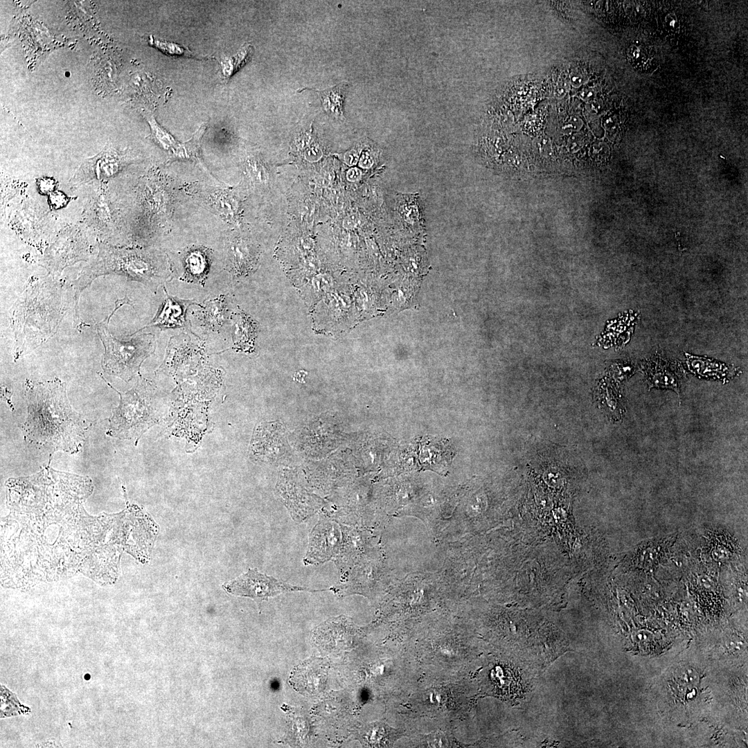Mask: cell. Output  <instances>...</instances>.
I'll list each match as a JSON object with an SVG mask.
<instances>
[{"mask_svg":"<svg viewBox=\"0 0 748 748\" xmlns=\"http://www.w3.org/2000/svg\"><path fill=\"white\" fill-rule=\"evenodd\" d=\"M24 393L27 417L20 429L24 440L50 453L72 454L81 451L92 424L71 407L66 383L57 378L44 382L26 380Z\"/></svg>","mask_w":748,"mask_h":748,"instance_id":"obj_1","label":"cell"},{"mask_svg":"<svg viewBox=\"0 0 748 748\" xmlns=\"http://www.w3.org/2000/svg\"><path fill=\"white\" fill-rule=\"evenodd\" d=\"M64 283L50 278H31L15 303L12 317L17 360L54 335L66 309Z\"/></svg>","mask_w":748,"mask_h":748,"instance_id":"obj_2","label":"cell"},{"mask_svg":"<svg viewBox=\"0 0 748 748\" xmlns=\"http://www.w3.org/2000/svg\"><path fill=\"white\" fill-rule=\"evenodd\" d=\"M110 274L152 283L163 279L166 271L163 261L153 252L116 248L102 243L99 245L96 258L82 269L75 280L74 286L77 297L96 278Z\"/></svg>","mask_w":748,"mask_h":748,"instance_id":"obj_3","label":"cell"},{"mask_svg":"<svg viewBox=\"0 0 748 748\" xmlns=\"http://www.w3.org/2000/svg\"><path fill=\"white\" fill-rule=\"evenodd\" d=\"M98 374L120 396L119 404L112 409L106 434L118 439L131 440L136 444L145 431L161 420V404L156 386L140 375L131 389L121 393Z\"/></svg>","mask_w":748,"mask_h":748,"instance_id":"obj_4","label":"cell"},{"mask_svg":"<svg viewBox=\"0 0 748 748\" xmlns=\"http://www.w3.org/2000/svg\"><path fill=\"white\" fill-rule=\"evenodd\" d=\"M109 320L107 318L96 326L98 335L104 346L101 367L105 373L129 382L137 375H141L139 371L142 363L154 352V336L152 334H142L129 341L118 340L109 332Z\"/></svg>","mask_w":748,"mask_h":748,"instance_id":"obj_5","label":"cell"},{"mask_svg":"<svg viewBox=\"0 0 748 748\" xmlns=\"http://www.w3.org/2000/svg\"><path fill=\"white\" fill-rule=\"evenodd\" d=\"M89 251L83 229L79 225L70 226L62 230L48 247L42 265L51 273L60 272L68 266L84 260Z\"/></svg>","mask_w":748,"mask_h":748,"instance_id":"obj_6","label":"cell"},{"mask_svg":"<svg viewBox=\"0 0 748 748\" xmlns=\"http://www.w3.org/2000/svg\"><path fill=\"white\" fill-rule=\"evenodd\" d=\"M132 162V157L125 151L105 147L93 157L85 159L69 181L71 188L91 181H105L116 175Z\"/></svg>","mask_w":748,"mask_h":748,"instance_id":"obj_7","label":"cell"},{"mask_svg":"<svg viewBox=\"0 0 748 748\" xmlns=\"http://www.w3.org/2000/svg\"><path fill=\"white\" fill-rule=\"evenodd\" d=\"M223 587L228 592L242 596H247L260 600H267L285 592L296 591H318L307 587L292 585L272 576L261 573L256 569H249L245 573L224 584Z\"/></svg>","mask_w":748,"mask_h":748,"instance_id":"obj_8","label":"cell"},{"mask_svg":"<svg viewBox=\"0 0 748 748\" xmlns=\"http://www.w3.org/2000/svg\"><path fill=\"white\" fill-rule=\"evenodd\" d=\"M343 541V534L337 523L319 521L310 534L305 564H320L331 560L340 552Z\"/></svg>","mask_w":748,"mask_h":748,"instance_id":"obj_9","label":"cell"},{"mask_svg":"<svg viewBox=\"0 0 748 748\" xmlns=\"http://www.w3.org/2000/svg\"><path fill=\"white\" fill-rule=\"evenodd\" d=\"M144 116L148 123L154 141L164 151L168 152L170 159H186L197 163L206 172L200 158L199 146L206 125L203 124L193 134V137L184 143H179L174 137L164 130L150 112H145Z\"/></svg>","mask_w":748,"mask_h":748,"instance_id":"obj_10","label":"cell"},{"mask_svg":"<svg viewBox=\"0 0 748 748\" xmlns=\"http://www.w3.org/2000/svg\"><path fill=\"white\" fill-rule=\"evenodd\" d=\"M84 219L87 226L102 238H107L115 231L117 216L106 183H100L88 200Z\"/></svg>","mask_w":748,"mask_h":748,"instance_id":"obj_11","label":"cell"},{"mask_svg":"<svg viewBox=\"0 0 748 748\" xmlns=\"http://www.w3.org/2000/svg\"><path fill=\"white\" fill-rule=\"evenodd\" d=\"M159 312L149 326L181 327L185 326V310L187 301L177 300L168 294Z\"/></svg>","mask_w":748,"mask_h":748,"instance_id":"obj_12","label":"cell"},{"mask_svg":"<svg viewBox=\"0 0 748 748\" xmlns=\"http://www.w3.org/2000/svg\"><path fill=\"white\" fill-rule=\"evenodd\" d=\"M326 668L323 663L310 661L301 665L294 673V683L299 684V688H304L309 693L319 689L326 677Z\"/></svg>","mask_w":748,"mask_h":748,"instance_id":"obj_13","label":"cell"},{"mask_svg":"<svg viewBox=\"0 0 748 748\" xmlns=\"http://www.w3.org/2000/svg\"><path fill=\"white\" fill-rule=\"evenodd\" d=\"M233 339L235 348L249 350L253 347L256 326L247 314L240 312L234 315Z\"/></svg>","mask_w":748,"mask_h":748,"instance_id":"obj_14","label":"cell"},{"mask_svg":"<svg viewBox=\"0 0 748 748\" xmlns=\"http://www.w3.org/2000/svg\"><path fill=\"white\" fill-rule=\"evenodd\" d=\"M401 733L382 723L366 727L361 734L362 741L370 747H387L392 745Z\"/></svg>","mask_w":748,"mask_h":748,"instance_id":"obj_15","label":"cell"},{"mask_svg":"<svg viewBox=\"0 0 748 748\" xmlns=\"http://www.w3.org/2000/svg\"><path fill=\"white\" fill-rule=\"evenodd\" d=\"M303 89L316 91L320 96L322 106L325 111L336 118H343L344 100L346 90V87L343 84L324 91L309 88H305Z\"/></svg>","mask_w":748,"mask_h":748,"instance_id":"obj_16","label":"cell"},{"mask_svg":"<svg viewBox=\"0 0 748 748\" xmlns=\"http://www.w3.org/2000/svg\"><path fill=\"white\" fill-rule=\"evenodd\" d=\"M226 313V297L208 301L201 314L203 325L210 329H218L225 320Z\"/></svg>","mask_w":748,"mask_h":748,"instance_id":"obj_17","label":"cell"},{"mask_svg":"<svg viewBox=\"0 0 748 748\" xmlns=\"http://www.w3.org/2000/svg\"><path fill=\"white\" fill-rule=\"evenodd\" d=\"M253 52V46L244 44L235 55L222 58L220 66L224 78L229 79L247 63L251 60Z\"/></svg>","mask_w":748,"mask_h":748,"instance_id":"obj_18","label":"cell"},{"mask_svg":"<svg viewBox=\"0 0 748 748\" xmlns=\"http://www.w3.org/2000/svg\"><path fill=\"white\" fill-rule=\"evenodd\" d=\"M250 251L248 246L239 240H235L229 245L228 255L231 269L235 274L247 271L250 267Z\"/></svg>","mask_w":748,"mask_h":748,"instance_id":"obj_19","label":"cell"},{"mask_svg":"<svg viewBox=\"0 0 748 748\" xmlns=\"http://www.w3.org/2000/svg\"><path fill=\"white\" fill-rule=\"evenodd\" d=\"M148 42L150 45L157 48L161 51L163 52V53L169 55L193 56V54L190 51L176 43L161 41L154 38L153 36L149 37Z\"/></svg>","mask_w":748,"mask_h":748,"instance_id":"obj_20","label":"cell"},{"mask_svg":"<svg viewBox=\"0 0 748 748\" xmlns=\"http://www.w3.org/2000/svg\"><path fill=\"white\" fill-rule=\"evenodd\" d=\"M649 379L652 385L674 389L677 392V384L673 375L665 367H655L648 373Z\"/></svg>","mask_w":748,"mask_h":748,"instance_id":"obj_21","label":"cell"},{"mask_svg":"<svg viewBox=\"0 0 748 748\" xmlns=\"http://www.w3.org/2000/svg\"><path fill=\"white\" fill-rule=\"evenodd\" d=\"M414 203L413 199L403 201L400 206V213L404 221L408 224L415 226H420V220L418 210Z\"/></svg>","mask_w":748,"mask_h":748,"instance_id":"obj_22","label":"cell"},{"mask_svg":"<svg viewBox=\"0 0 748 748\" xmlns=\"http://www.w3.org/2000/svg\"><path fill=\"white\" fill-rule=\"evenodd\" d=\"M199 253H194L188 258L187 263L188 272L194 278H202L204 274L206 262L204 257Z\"/></svg>","mask_w":748,"mask_h":748,"instance_id":"obj_23","label":"cell"},{"mask_svg":"<svg viewBox=\"0 0 748 748\" xmlns=\"http://www.w3.org/2000/svg\"><path fill=\"white\" fill-rule=\"evenodd\" d=\"M247 171L252 180L256 183H263L267 179L265 168L258 161L249 160L247 163Z\"/></svg>","mask_w":748,"mask_h":748,"instance_id":"obj_24","label":"cell"},{"mask_svg":"<svg viewBox=\"0 0 748 748\" xmlns=\"http://www.w3.org/2000/svg\"><path fill=\"white\" fill-rule=\"evenodd\" d=\"M69 197L61 191H54L48 195V202L53 209H60L66 206L69 202Z\"/></svg>","mask_w":748,"mask_h":748,"instance_id":"obj_25","label":"cell"},{"mask_svg":"<svg viewBox=\"0 0 748 748\" xmlns=\"http://www.w3.org/2000/svg\"><path fill=\"white\" fill-rule=\"evenodd\" d=\"M57 182L55 179L49 177H43L37 181V186L39 193L42 195H50L55 191Z\"/></svg>","mask_w":748,"mask_h":748,"instance_id":"obj_26","label":"cell"},{"mask_svg":"<svg viewBox=\"0 0 748 748\" xmlns=\"http://www.w3.org/2000/svg\"><path fill=\"white\" fill-rule=\"evenodd\" d=\"M697 673L693 669L688 668L681 671L678 675V678L683 683L693 684L696 682L697 679Z\"/></svg>","mask_w":748,"mask_h":748,"instance_id":"obj_27","label":"cell"},{"mask_svg":"<svg viewBox=\"0 0 748 748\" xmlns=\"http://www.w3.org/2000/svg\"><path fill=\"white\" fill-rule=\"evenodd\" d=\"M359 222L358 217L356 215L352 214L348 215L343 220V226L347 229H353L357 224Z\"/></svg>","mask_w":748,"mask_h":748,"instance_id":"obj_28","label":"cell"},{"mask_svg":"<svg viewBox=\"0 0 748 748\" xmlns=\"http://www.w3.org/2000/svg\"><path fill=\"white\" fill-rule=\"evenodd\" d=\"M346 177L350 181H357L361 177V172L356 168H350L347 172Z\"/></svg>","mask_w":748,"mask_h":748,"instance_id":"obj_29","label":"cell"},{"mask_svg":"<svg viewBox=\"0 0 748 748\" xmlns=\"http://www.w3.org/2000/svg\"><path fill=\"white\" fill-rule=\"evenodd\" d=\"M321 157V152L317 148L308 150L305 154L306 159L310 161H317Z\"/></svg>","mask_w":748,"mask_h":748,"instance_id":"obj_30","label":"cell"},{"mask_svg":"<svg viewBox=\"0 0 748 748\" xmlns=\"http://www.w3.org/2000/svg\"><path fill=\"white\" fill-rule=\"evenodd\" d=\"M372 157L367 153L364 154L359 161V166L364 168H368L373 165Z\"/></svg>","mask_w":748,"mask_h":748,"instance_id":"obj_31","label":"cell"},{"mask_svg":"<svg viewBox=\"0 0 748 748\" xmlns=\"http://www.w3.org/2000/svg\"><path fill=\"white\" fill-rule=\"evenodd\" d=\"M344 160L348 166H353L357 163L358 156L355 151H351L345 155Z\"/></svg>","mask_w":748,"mask_h":748,"instance_id":"obj_32","label":"cell"},{"mask_svg":"<svg viewBox=\"0 0 748 748\" xmlns=\"http://www.w3.org/2000/svg\"><path fill=\"white\" fill-rule=\"evenodd\" d=\"M301 372H298V373H295L296 375H297V376H299V377L296 378L295 380H297L299 382H301L303 383L304 382L303 376L304 377L305 376L306 373L304 372L303 375H301ZM294 376H296V375H294Z\"/></svg>","mask_w":748,"mask_h":748,"instance_id":"obj_33","label":"cell"}]
</instances>
